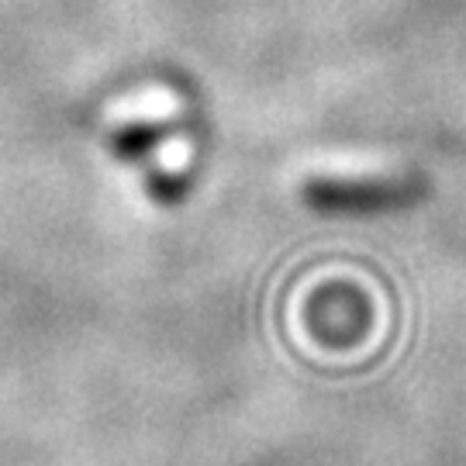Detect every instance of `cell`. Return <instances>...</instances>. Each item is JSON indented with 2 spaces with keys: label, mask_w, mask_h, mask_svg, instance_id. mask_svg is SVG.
Listing matches in <instances>:
<instances>
[{
  "label": "cell",
  "mask_w": 466,
  "mask_h": 466,
  "mask_svg": "<svg viewBox=\"0 0 466 466\" xmlns=\"http://www.w3.org/2000/svg\"><path fill=\"white\" fill-rule=\"evenodd\" d=\"M418 173H373V177H311L300 184V200L325 215H380L400 211L425 198Z\"/></svg>",
  "instance_id": "1"
},
{
  "label": "cell",
  "mask_w": 466,
  "mask_h": 466,
  "mask_svg": "<svg viewBox=\"0 0 466 466\" xmlns=\"http://www.w3.org/2000/svg\"><path fill=\"white\" fill-rule=\"evenodd\" d=\"M180 125V115L173 107H163V111H152V115H135L128 121H121L111 138H107V149L117 159H142L149 156L159 142H167L169 135L177 132Z\"/></svg>",
  "instance_id": "2"
},
{
  "label": "cell",
  "mask_w": 466,
  "mask_h": 466,
  "mask_svg": "<svg viewBox=\"0 0 466 466\" xmlns=\"http://www.w3.org/2000/svg\"><path fill=\"white\" fill-rule=\"evenodd\" d=\"M190 190V177L180 173V169H159V173H152L149 177V194L159 204H173V200H180Z\"/></svg>",
  "instance_id": "3"
}]
</instances>
